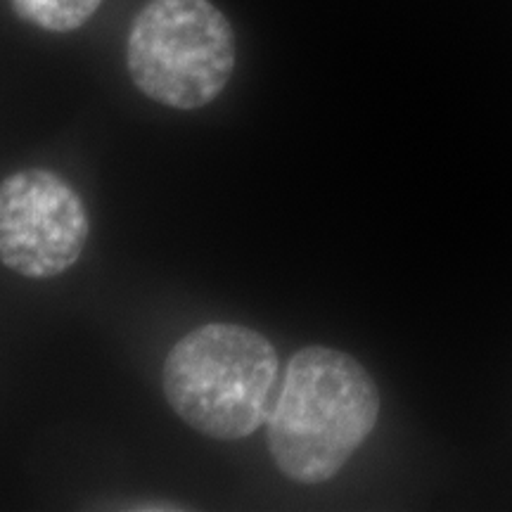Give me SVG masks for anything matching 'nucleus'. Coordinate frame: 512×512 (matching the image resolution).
I'll list each match as a JSON object with an SVG mask.
<instances>
[{
  "instance_id": "obj_4",
  "label": "nucleus",
  "mask_w": 512,
  "mask_h": 512,
  "mask_svg": "<svg viewBox=\"0 0 512 512\" xmlns=\"http://www.w3.org/2000/svg\"><path fill=\"white\" fill-rule=\"evenodd\" d=\"M91 221L79 192L48 169H24L0 183V264L24 278L69 271L86 249Z\"/></svg>"
},
{
  "instance_id": "obj_2",
  "label": "nucleus",
  "mask_w": 512,
  "mask_h": 512,
  "mask_svg": "<svg viewBox=\"0 0 512 512\" xmlns=\"http://www.w3.org/2000/svg\"><path fill=\"white\" fill-rule=\"evenodd\" d=\"M278 351L245 325L211 323L178 339L164 361V396L192 430L240 441L268 420Z\"/></svg>"
},
{
  "instance_id": "obj_3",
  "label": "nucleus",
  "mask_w": 512,
  "mask_h": 512,
  "mask_svg": "<svg viewBox=\"0 0 512 512\" xmlns=\"http://www.w3.org/2000/svg\"><path fill=\"white\" fill-rule=\"evenodd\" d=\"M235 60L233 27L211 0H150L126 43V67L138 91L183 112L219 98Z\"/></svg>"
},
{
  "instance_id": "obj_1",
  "label": "nucleus",
  "mask_w": 512,
  "mask_h": 512,
  "mask_svg": "<svg viewBox=\"0 0 512 512\" xmlns=\"http://www.w3.org/2000/svg\"><path fill=\"white\" fill-rule=\"evenodd\" d=\"M380 394L349 354L306 347L292 356L268 415L275 467L299 484L328 482L375 430Z\"/></svg>"
},
{
  "instance_id": "obj_5",
  "label": "nucleus",
  "mask_w": 512,
  "mask_h": 512,
  "mask_svg": "<svg viewBox=\"0 0 512 512\" xmlns=\"http://www.w3.org/2000/svg\"><path fill=\"white\" fill-rule=\"evenodd\" d=\"M100 5L102 0H12V10L24 22L50 34H69L81 29Z\"/></svg>"
}]
</instances>
